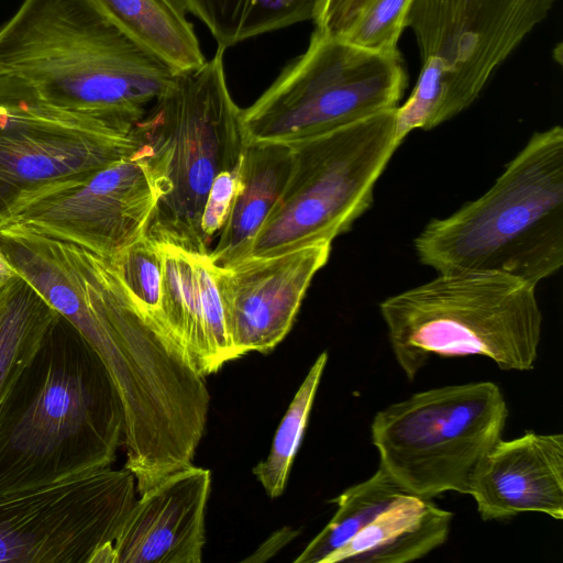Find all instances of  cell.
<instances>
[{
	"mask_svg": "<svg viewBox=\"0 0 563 563\" xmlns=\"http://www.w3.org/2000/svg\"><path fill=\"white\" fill-rule=\"evenodd\" d=\"M174 74L96 0H23L0 25V108L134 126Z\"/></svg>",
	"mask_w": 563,
	"mask_h": 563,
	"instance_id": "6da1fadb",
	"label": "cell"
},
{
	"mask_svg": "<svg viewBox=\"0 0 563 563\" xmlns=\"http://www.w3.org/2000/svg\"><path fill=\"white\" fill-rule=\"evenodd\" d=\"M0 251L99 356L121 399L128 434L150 433L180 410L194 372L109 258L16 224L0 229Z\"/></svg>",
	"mask_w": 563,
	"mask_h": 563,
	"instance_id": "7a4b0ae2",
	"label": "cell"
},
{
	"mask_svg": "<svg viewBox=\"0 0 563 563\" xmlns=\"http://www.w3.org/2000/svg\"><path fill=\"white\" fill-rule=\"evenodd\" d=\"M123 434L106 366L60 317L0 406V495L110 467Z\"/></svg>",
	"mask_w": 563,
	"mask_h": 563,
	"instance_id": "3957f363",
	"label": "cell"
},
{
	"mask_svg": "<svg viewBox=\"0 0 563 563\" xmlns=\"http://www.w3.org/2000/svg\"><path fill=\"white\" fill-rule=\"evenodd\" d=\"M438 273L496 272L537 286L563 265V129L536 132L494 185L413 241Z\"/></svg>",
	"mask_w": 563,
	"mask_h": 563,
	"instance_id": "277c9868",
	"label": "cell"
},
{
	"mask_svg": "<svg viewBox=\"0 0 563 563\" xmlns=\"http://www.w3.org/2000/svg\"><path fill=\"white\" fill-rule=\"evenodd\" d=\"M224 51L218 46L198 68L174 74L135 124L158 195L146 236L200 255H209L201 219L210 188L239 167L246 144Z\"/></svg>",
	"mask_w": 563,
	"mask_h": 563,
	"instance_id": "5b68a950",
	"label": "cell"
},
{
	"mask_svg": "<svg viewBox=\"0 0 563 563\" xmlns=\"http://www.w3.org/2000/svg\"><path fill=\"white\" fill-rule=\"evenodd\" d=\"M534 285L496 272L438 273L386 298L379 311L409 380L432 355H479L504 371L532 369L542 313Z\"/></svg>",
	"mask_w": 563,
	"mask_h": 563,
	"instance_id": "8992f818",
	"label": "cell"
},
{
	"mask_svg": "<svg viewBox=\"0 0 563 563\" xmlns=\"http://www.w3.org/2000/svg\"><path fill=\"white\" fill-rule=\"evenodd\" d=\"M396 109L290 143L288 180L257 231L249 257L332 243L352 229L372 207L375 184L401 144Z\"/></svg>",
	"mask_w": 563,
	"mask_h": 563,
	"instance_id": "52a82bcc",
	"label": "cell"
},
{
	"mask_svg": "<svg viewBox=\"0 0 563 563\" xmlns=\"http://www.w3.org/2000/svg\"><path fill=\"white\" fill-rule=\"evenodd\" d=\"M508 416L499 387H437L378 411L371 424L379 465L405 490L431 499L467 494L474 472L501 439Z\"/></svg>",
	"mask_w": 563,
	"mask_h": 563,
	"instance_id": "ba28073f",
	"label": "cell"
},
{
	"mask_svg": "<svg viewBox=\"0 0 563 563\" xmlns=\"http://www.w3.org/2000/svg\"><path fill=\"white\" fill-rule=\"evenodd\" d=\"M407 86L399 52L378 53L319 30L249 108L246 142L295 143L394 109Z\"/></svg>",
	"mask_w": 563,
	"mask_h": 563,
	"instance_id": "9c48e42d",
	"label": "cell"
},
{
	"mask_svg": "<svg viewBox=\"0 0 563 563\" xmlns=\"http://www.w3.org/2000/svg\"><path fill=\"white\" fill-rule=\"evenodd\" d=\"M554 0H413L421 70L411 92L431 128L468 108Z\"/></svg>",
	"mask_w": 563,
	"mask_h": 563,
	"instance_id": "30bf717a",
	"label": "cell"
},
{
	"mask_svg": "<svg viewBox=\"0 0 563 563\" xmlns=\"http://www.w3.org/2000/svg\"><path fill=\"white\" fill-rule=\"evenodd\" d=\"M136 493L134 475L110 466L0 495V563H113Z\"/></svg>",
	"mask_w": 563,
	"mask_h": 563,
	"instance_id": "8fae6325",
	"label": "cell"
},
{
	"mask_svg": "<svg viewBox=\"0 0 563 563\" xmlns=\"http://www.w3.org/2000/svg\"><path fill=\"white\" fill-rule=\"evenodd\" d=\"M134 126L0 108V229L30 202L133 155Z\"/></svg>",
	"mask_w": 563,
	"mask_h": 563,
	"instance_id": "7c38bea8",
	"label": "cell"
},
{
	"mask_svg": "<svg viewBox=\"0 0 563 563\" xmlns=\"http://www.w3.org/2000/svg\"><path fill=\"white\" fill-rule=\"evenodd\" d=\"M158 195L139 150L80 183L24 206L7 225L86 249L112 260L146 235Z\"/></svg>",
	"mask_w": 563,
	"mask_h": 563,
	"instance_id": "4fadbf2b",
	"label": "cell"
},
{
	"mask_svg": "<svg viewBox=\"0 0 563 563\" xmlns=\"http://www.w3.org/2000/svg\"><path fill=\"white\" fill-rule=\"evenodd\" d=\"M332 243H318L267 257L216 267L214 278L236 358L268 353L290 331L314 275Z\"/></svg>",
	"mask_w": 563,
	"mask_h": 563,
	"instance_id": "5bb4252c",
	"label": "cell"
},
{
	"mask_svg": "<svg viewBox=\"0 0 563 563\" xmlns=\"http://www.w3.org/2000/svg\"><path fill=\"white\" fill-rule=\"evenodd\" d=\"M210 471L186 465L140 495L113 542L115 563H199Z\"/></svg>",
	"mask_w": 563,
	"mask_h": 563,
	"instance_id": "9a60e30c",
	"label": "cell"
},
{
	"mask_svg": "<svg viewBox=\"0 0 563 563\" xmlns=\"http://www.w3.org/2000/svg\"><path fill=\"white\" fill-rule=\"evenodd\" d=\"M483 520L522 512L563 519V435L526 431L498 440L473 474L470 492Z\"/></svg>",
	"mask_w": 563,
	"mask_h": 563,
	"instance_id": "2e32d148",
	"label": "cell"
},
{
	"mask_svg": "<svg viewBox=\"0 0 563 563\" xmlns=\"http://www.w3.org/2000/svg\"><path fill=\"white\" fill-rule=\"evenodd\" d=\"M161 313L186 363L201 377L236 358L209 255L161 244Z\"/></svg>",
	"mask_w": 563,
	"mask_h": 563,
	"instance_id": "e0dca14e",
	"label": "cell"
},
{
	"mask_svg": "<svg viewBox=\"0 0 563 563\" xmlns=\"http://www.w3.org/2000/svg\"><path fill=\"white\" fill-rule=\"evenodd\" d=\"M291 164L290 144L246 142L229 214L216 247L209 252L216 267H227L249 257L257 231L284 190Z\"/></svg>",
	"mask_w": 563,
	"mask_h": 563,
	"instance_id": "ac0fdd59",
	"label": "cell"
},
{
	"mask_svg": "<svg viewBox=\"0 0 563 563\" xmlns=\"http://www.w3.org/2000/svg\"><path fill=\"white\" fill-rule=\"evenodd\" d=\"M407 493L322 563H407L448 539L453 514Z\"/></svg>",
	"mask_w": 563,
	"mask_h": 563,
	"instance_id": "d6986e66",
	"label": "cell"
},
{
	"mask_svg": "<svg viewBox=\"0 0 563 563\" xmlns=\"http://www.w3.org/2000/svg\"><path fill=\"white\" fill-rule=\"evenodd\" d=\"M135 43L174 73L198 68L207 59L178 0H96Z\"/></svg>",
	"mask_w": 563,
	"mask_h": 563,
	"instance_id": "ffe728a7",
	"label": "cell"
},
{
	"mask_svg": "<svg viewBox=\"0 0 563 563\" xmlns=\"http://www.w3.org/2000/svg\"><path fill=\"white\" fill-rule=\"evenodd\" d=\"M59 318L20 275L0 286V406Z\"/></svg>",
	"mask_w": 563,
	"mask_h": 563,
	"instance_id": "44dd1931",
	"label": "cell"
},
{
	"mask_svg": "<svg viewBox=\"0 0 563 563\" xmlns=\"http://www.w3.org/2000/svg\"><path fill=\"white\" fill-rule=\"evenodd\" d=\"M198 18L218 46L227 49L249 38L313 20L321 0H178Z\"/></svg>",
	"mask_w": 563,
	"mask_h": 563,
	"instance_id": "7402d4cb",
	"label": "cell"
},
{
	"mask_svg": "<svg viewBox=\"0 0 563 563\" xmlns=\"http://www.w3.org/2000/svg\"><path fill=\"white\" fill-rule=\"evenodd\" d=\"M407 493L409 492L379 465L369 478L349 487L331 500L338 505L334 516L307 544L295 562L322 563L329 554L347 543Z\"/></svg>",
	"mask_w": 563,
	"mask_h": 563,
	"instance_id": "603a6c76",
	"label": "cell"
},
{
	"mask_svg": "<svg viewBox=\"0 0 563 563\" xmlns=\"http://www.w3.org/2000/svg\"><path fill=\"white\" fill-rule=\"evenodd\" d=\"M327 361V352L317 357L276 430L267 457L252 471L271 498L279 497L285 490Z\"/></svg>",
	"mask_w": 563,
	"mask_h": 563,
	"instance_id": "cb8c5ba5",
	"label": "cell"
},
{
	"mask_svg": "<svg viewBox=\"0 0 563 563\" xmlns=\"http://www.w3.org/2000/svg\"><path fill=\"white\" fill-rule=\"evenodd\" d=\"M110 261L137 303L166 328L161 313L162 245L144 235Z\"/></svg>",
	"mask_w": 563,
	"mask_h": 563,
	"instance_id": "d4e9b609",
	"label": "cell"
},
{
	"mask_svg": "<svg viewBox=\"0 0 563 563\" xmlns=\"http://www.w3.org/2000/svg\"><path fill=\"white\" fill-rule=\"evenodd\" d=\"M412 2L413 0H369L340 37L373 52H398V40L407 27Z\"/></svg>",
	"mask_w": 563,
	"mask_h": 563,
	"instance_id": "484cf974",
	"label": "cell"
},
{
	"mask_svg": "<svg viewBox=\"0 0 563 563\" xmlns=\"http://www.w3.org/2000/svg\"><path fill=\"white\" fill-rule=\"evenodd\" d=\"M239 167L218 175L208 194L201 219V229L208 245L214 234L220 232L229 214L238 188Z\"/></svg>",
	"mask_w": 563,
	"mask_h": 563,
	"instance_id": "4316f807",
	"label": "cell"
},
{
	"mask_svg": "<svg viewBox=\"0 0 563 563\" xmlns=\"http://www.w3.org/2000/svg\"><path fill=\"white\" fill-rule=\"evenodd\" d=\"M369 0H321L316 30L341 36L355 21Z\"/></svg>",
	"mask_w": 563,
	"mask_h": 563,
	"instance_id": "83f0119b",
	"label": "cell"
},
{
	"mask_svg": "<svg viewBox=\"0 0 563 563\" xmlns=\"http://www.w3.org/2000/svg\"><path fill=\"white\" fill-rule=\"evenodd\" d=\"M16 273L0 251V286L15 276Z\"/></svg>",
	"mask_w": 563,
	"mask_h": 563,
	"instance_id": "f1b7e54d",
	"label": "cell"
}]
</instances>
